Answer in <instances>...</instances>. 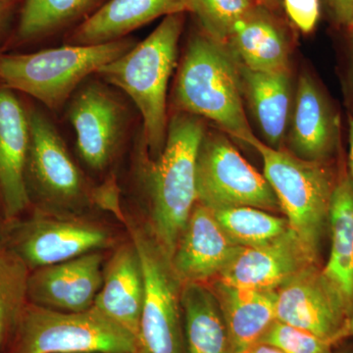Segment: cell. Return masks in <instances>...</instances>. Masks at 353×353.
<instances>
[{
	"mask_svg": "<svg viewBox=\"0 0 353 353\" xmlns=\"http://www.w3.org/2000/svg\"><path fill=\"white\" fill-rule=\"evenodd\" d=\"M260 341L275 345L285 353H334V345L329 341L278 320Z\"/></svg>",
	"mask_w": 353,
	"mask_h": 353,
	"instance_id": "obj_29",
	"label": "cell"
},
{
	"mask_svg": "<svg viewBox=\"0 0 353 353\" xmlns=\"http://www.w3.org/2000/svg\"><path fill=\"white\" fill-rule=\"evenodd\" d=\"M347 339H353V312L348 318L345 327L341 330L340 336L338 338V343L341 341L347 340Z\"/></svg>",
	"mask_w": 353,
	"mask_h": 353,
	"instance_id": "obj_34",
	"label": "cell"
},
{
	"mask_svg": "<svg viewBox=\"0 0 353 353\" xmlns=\"http://www.w3.org/2000/svg\"><path fill=\"white\" fill-rule=\"evenodd\" d=\"M208 285L219 303L234 353L259 343L277 320L275 292L241 289L219 280Z\"/></svg>",
	"mask_w": 353,
	"mask_h": 353,
	"instance_id": "obj_21",
	"label": "cell"
},
{
	"mask_svg": "<svg viewBox=\"0 0 353 353\" xmlns=\"http://www.w3.org/2000/svg\"><path fill=\"white\" fill-rule=\"evenodd\" d=\"M259 6L264 7L267 10L276 13L283 6L282 0H255Z\"/></svg>",
	"mask_w": 353,
	"mask_h": 353,
	"instance_id": "obj_35",
	"label": "cell"
},
{
	"mask_svg": "<svg viewBox=\"0 0 353 353\" xmlns=\"http://www.w3.org/2000/svg\"><path fill=\"white\" fill-rule=\"evenodd\" d=\"M348 37H350V54H352V71L353 73V25L347 28Z\"/></svg>",
	"mask_w": 353,
	"mask_h": 353,
	"instance_id": "obj_38",
	"label": "cell"
},
{
	"mask_svg": "<svg viewBox=\"0 0 353 353\" xmlns=\"http://www.w3.org/2000/svg\"><path fill=\"white\" fill-rule=\"evenodd\" d=\"M331 248L322 271L353 312V183L343 171L336 178L329 216Z\"/></svg>",
	"mask_w": 353,
	"mask_h": 353,
	"instance_id": "obj_22",
	"label": "cell"
},
{
	"mask_svg": "<svg viewBox=\"0 0 353 353\" xmlns=\"http://www.w3.org/2000/svg\"><path fill=\"white\" fill-rule=\"evenodd\" d=\"M334 18L341 25L350 27L353 21V0H328Z\"/></svg>",
	"mask_w": 353,
	"mask_h": 353,
	"instance_id": "obj_31",
	"label": "cell"
},
{
	"mask_svg": "<svg viewBox=\"0 0 353 353\" xmlns=\"http://www.w3.org/2000/svg\"><path fill=\"white\" fill-rule=\"evenodd\" d=\"M205 132L202 118L176 111L169 118L166 143L157 159L148 157L139 137L137 173L148 199V230L170 260L197 202V153Z\"/></svg>",
	"mask_w": 353,
	"mask_h": 353,
	"instance_id": "obj_1",
	"label": "cell"
},
{
	"mask_svg": "<svg viewBox=\"0 0 353 353\" xmlns=\"http://www.w3.org/2000/svg\"><path fill=\"white\" fill-rule=\"evenodd\" d=\"M104 0H24L14 41H43L87 19Z\"/></svg>",
	"mask_w": 353,
	"mask_h": 353,
	"instance_id": "obj_25",
	"label": "cell"
},
{
	"mask_svg": "<svg viewBox=\"0 0 353 353\" xmlns=\"http://www.w3.org/2000/svg\"><path fill=\"white\" fill-rule=\"evenodd\" d=\"M66 105L81 159L95 173L108 170L129 136L131 112L126 101L101 79L88 78Z\"/></svg>",
	"mask_w": 353,
	"mask_h": 353,
	"instance_id": "obj_11",
	"label": "cell"
},
{
	"mask_svg": "<svg viewBox=\"0 0 353 353\" xmlns=\"http://www.w3.org/2000/svg\"><path fill=\"white\" fill-rule=\"evenodd\" d=\"M173 101L179 112L212 121L241 143L250 145L257 138L243 108L238 60L227 44L203 31L194 32L188 41Z\"/></svg>",
	"mask_w": 353,
	"mask_h": 353,
	"instance_id": "obj_3",
	"label": "cell"
},
{
	"mask_svg": "<svg viewBox=\"0 0 353 353\" xmlns=\"http://www.w3.org/2000/svg\"><path fill=\"white\" fill-rule=\"evenodd\" d=\"M141 259L145 296L139 324L141 353H188L183 333L182 284L170 259L148 228L125 218Z\"/></svg>",
	"mask_w": 353,
	"mask_h": 353,
	"instance_id": "obj_8",
	"label": "cell"
},
{
	"mask_svg": "<svg viewBox=\"0 0 353 353\" xmlns=\"http://www.w3.org/2000/svg\"><path fill=\"white\" fill-rule=\"evenodd\" d=\"M250 146L263 161V174L281 210L311 256L319 264L329 234V216L336 178L330 163L307 161L266 145L259 138Z\"/></svg>",
	"mask_w": 353,
	"mask_h": 353,
	"instance_id": "obj_5",
	"label": "cell"
},
{
	"mask_svg": "<svg viewBox=\"0 0 353 353\" xmlns=\"http://www.w3.org/2000/svg\"><path fill=\"white\" fill-rule=\"evenodd\" d=\"M30 269L0 241V345L8 343L29 303Z\"/></svg>",
	"mask_w": 353,
	"mask_h": 353,
	"instance_id": "obj_27",
	"label": "cell"
},
{
	"mask_svg": "<svg viewBox=\"0 0 353 353\" xmlns=\"http://www.w3.org/2000/svg\"><path fill=\"white\" fill-rule=\"evenodd\" d=\"M187 13L185 0H104L68 32L65 44L95 46L129 37L157 18Z\"/></svg>",
	"mask_w": 353,
	"mask_h": 353,
	"instance_id": "obj_18",
	"label": "cell"
},
{
	"mask_svg": "<svg viewBox=\"0 0 353 353\" xmlns=\"http://www.w3.org/2000/svg\"><path fill=\"white\" fill-rule=\"evenodd\" d=\"M197 202L211 210L250 206L275 213L280 203L259 173L219 132H205L196 159Z\"/></svg>",
	"mask_w": 353,
	"mask_h": 353,
	"instance_id": "obj_10",
	"label": "cell"
},
{
	"mask_svg": "<svg viewBox=\"0 0 353 353\" xmlns=\"http://www.w3.org/2000/svg\"><path fill=\"white\" fill-rule=\"evenodd\" d=\"M0 240L32 271L101 252L112 245L113 236L101 223L81 215L54 214L36 209L28 219L6 222Z\"/></svg>",
	"mask_w": 353,
	"mask_h": 353,
	"instance_id": "obj_9",
	"label": "cell"
},
{
	"mask_svg": "<svg viewBox=\"0 0 353 353\" xmlns=\"http://www.w3.org/2000/svg\"><path fill=\"white\" fill-rule=\"evenodd\" d=\"M221 227L211 209L196 202L171 257L181 284L216 280L241 250Z\"/></svg>",
	"mask_w": 353,
	"mask_h": 353,
	"instance_id": "obj_15",
	"label": "cell"
},
{
	"mask_svg": "<svg viewBox=\"0 0 353 353\" xmlns=\"http://www.w3.org/2000/svg\"><path fill=\"white\" fill-rule=\"evenodd\" d=\"M212 211L229 238L243 248L265 245L290 228L287 218L263 209L238 206Z\"/></svg>",
	"mask_w": 353,
	"mask_h": 353,
	"instance_id": "obj_26",
	"label": "cell"
},
{
	"mask_svg": "<svg viewBox=\"0 0 353 353\" xmlns=\"http://www.w3.org/2000/svg\"><path fill=\"white\" fill-rule=\"evenodd\" d=\"M145 280L138 250L130 241L118 246L105 268L94 306L139 341Z\"/></svg>",
	"mask_w": 353,
	"mask_h": 353,
	"instance_id": "obj_19",
	"label": "cell"
},
{
	"mask_svg": "<svg viewBox=\"0 0 353 353\" xmlns=\"http://www.w3.org/2000/svg\"><path fill=\"white\" fill-rule=\"evenodd\" d=\"M282 3L299 31L309 34L315 29L320 17L319 0H282Z\"/></svg>",
	"mask_w": 353,
	"mask_h": 353,
	"instance_id": "obj_30",
	"label": "cell"
},
{
	"mask_svg": "<svg viewBox=\"0 0 353 353\" xmlns=\"http://www.w3.org/2000/svg\"><path fill=\"white\" fill-rule=\"evenodd\" d=\"M27 106L13 90L0 87V214L10 222L32 205L26 185L29 150Z\"/></svg>",
	"mask_w": 353,
	"mask_h": 353,
	"instance_id": "obj_16",
	"label": "cell"
},
{
	"mask_svg": "<svg viewBox=\"0 0 353 353\" xmlns=\"http://www.w3.org/2000/svg\"><path fill=\"white\" fill-rule=\"evenodd\" d=\"M103 254L94 252L34 269L28 280L29 303L63 312L92 308L103 283Z\"/></svg>",
	"mask_w": 353,
	"mask_h": 353,
	"instance_id": "obj_14",
	"label": "cell"
},
{
	"mask_svg": "<svg viewBox=\"0 0 353 353\" xmlns=\"http://www.w3.org/2000/svg\"><path fill=\"white\" fill-rule=\"evenodd\" d=\"M185 13L166 16L145 39L97 72L104 82L124 92L143 118L141 137L152 159L166 143L167 90L178 59Z\"/></svg>",
	"mask_w": 353,
	"mask_h": 353,
	"instance_id": "obj_2",
	"label": "cell"
},
{
	"mask_svg": "<svg viewBox=\"0 0 353 353\" xmlns=\"http://www.w3.org/2000/svg\"><path fill=\"white\" fill-rule=\"evenodd\" d=\"M313 264L321 265L311 256L296 232L290 228L265 245L241 246L216 280L241 289L275 292Z\"/></svg>",
	"mask_w": 353,
	"mask_h": 353,
	"instance_id": "obj_13",
	"label": "cell"
},
{
	"mask_svg": "<svg viewBox=\"0 0 353 353\" xmlns=\"http://www.w3.org/2000/svg\"><path fill=\"white\" fill-rule=\"evenodd\" d=\"M0 241H1V240H0Z\"/></svg>",
	"mask_w": 353,
	"mask_h": 353,
	"instance_id": "obj_40",
	"label": "cell"
},
{
	"mask_svg": "<svg viewBox=\"0 0 353 353\" xmlns=\"http://www.w3.org/2000/svg\"><path fill=\"white\" fill-rule=\"evenodd\" d=\"M257 6L255 0H185L187 12L196 16L202 31L225 44L234 24Z\"/></svg>",
	"mask_w": 353,
	"mask_h": 353,
	"instance_id": "obj_28",
	"label": "cell"
},
{
	"mask_svg": "<svg viewBox=\"0 0 353 353\" xmlns=\"http://www.w3.org/2000/svg\"><path fill=\"white\" fill-rule=\"evenodd\" d=\"M348 174L353 183V117L350 120V155H348Z\"/></svg>",
	"mask_w": 353,
	"mask_h": 353,
	"instance_id": "obj_36",
	"label": "cell"
},
{
	"mask_svg": "<svg viewBox=\"0 0 353 353\" xmlns=\"http://www.w3.org/2000/svg\"><path fill=\"white\" fill-rule=\"evenodd\" d=\"M8 353H141L138 339L92 306L63 312L28 303Z\"/></svg>",
	"mask_w": 353,
	"mask_h": 353,
	"instance_id": "obj_6",
	"label": "cell"
},
{
	"mask_svg": "<svg viewBox=\"0 0 353 353\" xmlns=\"http://www.w3.org/2000/svg\"><path fill=\"white\" fill-rule=\"evenodd\" d=\"M240 65L241 85L268 145L280 148L287 132L292 106L290 70L252 71Z\"/></svg>",
	"mask_w": 353,
	"mask_h": 353,
	"instance_id": "obj_23",
	"label": "cell"
},
{
	"mask_svg": "<svg viewBox=\"0 0 353 353\" xmlns=\"http://www.w3.org/2000/svg\"><path fill=\"white\" fill-rule=\"evenodd\" d=\"M181 303L188 353H234L226 323L210 285H183Z\"/></svg>",
	"mask_w": 353,
	"mask_h": 353,
	"instance_id": "obj_24",
	"label": "cell"
},
{
	"mask_svg": "<svg viewBox=\"0 0 353 353\" xmlns=\"http://www.w3.org/2000/svg\"><path fill=\"white\" fill-rule=\"evenodd\" d=\"M29 150L25 179L37 210L81 215L95 205L97 190L76 163L52 121L41 109L27 106Z\"/></svg>",
	"mask_w": 353,
	"mask_h": 353,
	"instance_id": "obj_7",
	"label": "cell"
},
{
	"mask_svg": "<svg viewBox=\"0 0 353 353\" xmlns=\"http://www.w3.org/2000/svg\"><path fill=\"white\" fill-rule=\"evenodd\" d=\"M18 2L19 0H0V41L10 29Z\"/></svg>",
	"mask_w": 353,
	"mask_h": 353,
	"instance_id": "obj_32",
	"label": "cell"
},
{
	"mask_svg": "<svg viewBox=\"0 0 353 353\" xmlns=\"http://www.w3.org/2000/svg\"><path fill=\"white\" fill-rule=\"evenodd\" d=\"M136 44L127 37L95 46L65 44L27 54H0V87L30 95L50 110L59 111L85 80Z\"/></svg>",
	"mask_w": 353,
	"mask_h": 353,
	"instance_id": "obj_4",
	"label": "cell"
},
{
	"mask_svg": "<svg viewBox=\"0 0 353 353\" xmlns=\"http://www.w3.org/2000/svg\"><path fill=\"white\" fill-rule=\"evenodd\" d=\"M352 25H353V21H352V25H350V26H352Z\"/></svg>",
	"mask_w": 353,
	"mask_h": 353,
	"instance_id": "obj_39",
	"label": "cell"
},
{
	"mask_svg": "<svg viewBox=\"0 0 353 353\" xmlns=\"http://www.w3.org/2000/svg\"><path fill=\"white\" fill-rule=\"evenodd\" d=\"M340 143V122L314 79L299 78L289 134L290 152L307 161L330 163Z\"/></svg>",
	"mask_w": 353,
	"mask_h": 353,
	"instance_id": "obj_17",
	"label": "cell"
},
{
	"mask_svg": "<svg viewBox=\"0 0 353 353\" xmlns=\"http://www.w3.org/2000/svg\"><path fill=\"white\" fill-rule=\"evenodd\" d=\"M243 353H285L280 348L272 345L270 343H257L252 347L248 348L245 352Z\"/></svg>",
	"mask_w": 353,
	"mask_h": 353,
	"instance_id": "obj_33",
	"label": "cell"
},
{
	"mask_svg": "<svg viewBox=\"0 0 353 353\" xmlns=\"http://www.w3.org/2000/svg\"><path fill=\"white\" fill-rule=\"evenodd\" d=\"M228 48L245 68L259 72L290 70V43L275 13L257 6L234 24Z\"/></svg>",
	"mask_w": 353,
	"mask_h": 353,
	"instance_id": "obj_20",
	"label": "cell"
},
{
	"mask_svg": "<svg viewBox=\"0 0 353 353\" xmlns=\"http://www.w3.org/2000/svg\"><path fill=\"white\" fill-rule=\"evenodd\" d=\"M276 319L338 343L350 312L321 265H310L275 290Z\"/></svg>",
	"mask_w": 353,
	"mask_h": 353,
	"instance_id": "obj_12",
	"label": "cell"
},
{
	"mask_svg": "<svg viewBox=\"0 0 353 353\" xmlns=\"http://www.w3.org/2000/svg\"><path fill=\"white\" fill-rule=\"evenodd\" d=\"M334 353H353V339L341 341L334 347Z\"/></svg>",
	"mask_w": 353,
	"mask_h": 353,
	"instance_id": "obj_37",
	"label": "cell"
}]
</instances>
